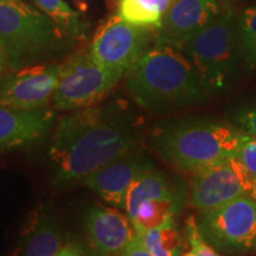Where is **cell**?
<instances>
[{
  "mask_svg": "<svg viewBox=\"0 0 256 256\" xmlns=\"http://www.w3.org/2000/svg\"><path fill=\"white\" fill-rule=\"evenodd\" d=\"M151 168L150 159L136 148L98 168L80 183L95 191L110 206L124 210L128 188L139 176Z\"/></svg>",
  "mask_w": 256,
  "mask_h": 256,
  "instance_id": "cell-11",
  "label": "cell"
},
{
  "mask_svg": "<svg viewBox=\"0 0 256 256\" xmlns=\"http://www.w3.org/2000/svg\"><path fill=\"white\" fill-rule=\"evenodd\" d=\"M154 40V28L132 24L116 14L96 31L89 51L104 68L126 75Z\"/></svg>",
  "mask_w": 256,
  "mask_h": 256,
  "instance_id": "cell-8",
  "label": "cell"
},
{
  "mask_svg": "<svg viewBox=\"0 0 256 256\" xmlns=\"http://www.w3.org/2000/svg\"><path fill=\"white\" fill-rule=\"evenodd\" d=\"M63 229L50 208L37 214L20 249L19 256H56L64 244Z\"/></svg>",
  "mask_w": 256,
  "mask_h": 256,
  "instance_id": "cell-15",
  "label": "cell"
},
{
  "mask_svg": "<svg viewBox=\"0 0 256 256\" xmlns=\"http://www.w3.org/2000/svg\"><path fill=\"white\" fill-rule=\"evenodd\" d=\"M32 2L72 36L78 40L84 34L86 26L81 18L64 0H32Z\"/></svg>",
  "mask_w": 256,
  "mask_h": 256,
  "instance_id": "cell-20",
  "label": "cell"
},
{
  "mask_svg": "<svg viewBox=\"0 0 256 256\" xmlns=\"http://www.w3.org/2000/svg\"><path fill=\"white\" fill-rule=\"evenodd\" d=\"M136 234L153 256H182L183 254L184 238L176 220L152 229L136 232Z\"/></svg>",
  "mask_w": 256,
  "mask_h": 256,
  "instance_id": "cell-19",
  "label": "cell"
},
{
  "mask_svg": "<svg viewBox=\"0 0 256 256\" xmlns=\"http://www.w3.org/2000/svg\"><path fill=\"white\" fill-rule=\"evenodd\" d=\"M238 158L256 180V138L244 134Z\"/></svg>",
  "mask_w": 256,
  "mask_h": 256,
  "instance_id": "cell-24",
  "label": "cell"
},
{
  "mask_svg": "<svg viewBox=\"0 0 256 256\" xmlns=\"http://www.w3.org/2000/svg\"><path fill=\"white\" fill-rule=\"evenodd\" d=\"M83 224L90 256H118L136 235L127 215L101 206L87 210Z\"/></svg>",
  "mask_w": 256,
  "mask_h": 256,
  "instance_id": "cell-13",
  "label": "cell"
},
{
  "mask_svg": "<svg viewBox=\"0 0 256 256\" xmlns=\"http://www.w3.org/2000/svg\"><path fill=\"white\" fill-rule=\"evenodd\" d=\"M126 90L139 107L153 113L200 104L209 94L180 51L156 43L128 69Z\"/></svg>",
  "mask_w": 256,
  "mask_h": 256,
  "instance_id": "cell-2",
  "label": "cell"
},
{
  "mask_svg": "<svg viewBox=\"0 0 256 256\" xmlns=\"http://www.w3.org/2000/svg\"><path fill=\"white\" fill-rule=\"evenodd\" d=\"M76 40L28 2H0V46L10 70L54 63L72 50Z\"/></svg>",
  "mask_w": 256,
  "mask_h": 256,
  "instance_id": "cell-4",
  "label": "cell"
},
{
  "mask_svg": "<svg viewBox=\"0 0 256 256\" xmlns=\"http://www.w3.org/2000/svg\"><path fill=\"white\" fill-rule=\"evenodd\" d=\"M185 240H186L192 250L197 252L198 256H220L211 247L209 243L204 241L197 228V222L194 217L190 216L185 224Z\"/></svg>",
  "mask_w": 256,
  "mask_h": 256,
  "instance_id": "cell-23",
  "label": "cell"
},
{
  "mask_svg": "<svg viewBox=\"0 0 256 256\" xmlns=\"http://www.w3.org/2000/svg\"><path fill=\"white\" fill-rule=\"evenodd\" d=\"M255 179L238 156L224 159L194 172L188 198L200 212L212 210L243 194H250Z\"/></svg>",
  "mask_w": 256,
  "mask_h": 256,
  "instance_id": "cell-9",
  "label": "cell"
},
{
  "mask_svg": "<svg viewBox=\"0 0 256 256\" xmlns=\"http://www.w3.org/2000/svg\"><path fill=\"white\" fill-rule=\"evenodd\" d=\"M60 72V63L10 70L0 76V104L20 110L48 107L56 90Z\"/></svg>",
  "mask_w": 256,
  "mask_h": 256,
  "instance_id": "cell-10",
  "label": "cell"
},
{
  "mask_svg": "<svg viewBox=\"0 0 256 256\" xmlns=\"http://www.w3.org/2000/svg\"><path fill=\"white\" fill-rule=\"evenodd\" d=\"M241 56L248 69H256V6L242 12L238 19Z\"/></svg>",
  "mask_w": 256,
  "mask_h": 256,
  "instance_id": "cell-21",
  "label": "cell"
},
{
  "mask_svg": "<svg viewBox=\"0 0 256 256\" xmlns=\"http://www.w3.org/2000/svg\"><path fill=\"white\" fill-rule=\"evenodd\" d=\"M232 124L246 136L256 138V101L236 108L232 114Z\"/></svg>",
  "mask_w": 256,
  "mask_h": 256,
  "instance_id": "cell-22",
  "label": "cell"
},
{
  "mask_svg": "<svg viewBox=\"0 0 256 256\" xmlns=\"http://www.w3.org/2000/svg\"><path fill=\"white\" fill-rule=\"evenodd\" d=\"M250 196L256 200V180H255V183H254V188H252V190L250 192Z\"/></svg>",
  "mask_w": 256,
  "mask_h": 256,
  "instance_id": "cell-28",
  "label": "cell"
},
{
  "mask_svg": "<svg viewBox=\"0 0 256 256\" xmlns=\"http://www.w3.org/2000/svg\"><path fill=\"white\" fill-rule=\"evenodd\" d=\"M56 256H90L86 249L82 248V246L78 242L69 240L63 244L58 254Z\"/></svg>",
  "mask_w": 256,
  "mask_h": 256,
  "instance_id": "cell-26",
  "label": "cell"
},
{
  "mask_svg": "<svg viewBox=\"0 0 256 256\" xmlns=\"http://www.w3.org/2000/svg\"><path fill=\"white\" fill-rule=\"evenodd\" d=\"M118 256H153L151 252H148L144 243L142 242L139 236L136 232V235L132 238V241L127 244V247L124 249Z\"/></svg>",
  "mask_w": 256,
  "mask_h": 256,
  "instance_id": "cell-25",
  "label": "cell"
},
{
  "mask_svg": "<svg viewBox=\"0 0 256 256\" xmlns=\"http://www.w3.org/2000/svg\"><path fill=\"white\" fill-rule=\"evenodd\" d=\"M196 222L204 241L220 252L242 255L256 248V200L250 194L200 212Z\"/></svg>",
  "mask_w": 256,
  "mask_h": 256,
  "instance_id": "cell-7",
  "label": "cell"
},
{
  "mask_svg": "<svg viewBox=\"0 0 256 256\" xmlns=\"http://www.w3.org/2000/svg\"><path fill=\"white\" fill-rule=\"evenodd\" d=\"M55 124L56 112L49 107L20 110L0 104V151L40 142Z\"/></svg>",
  "mask_w": 256,
  "mask_h": 256,
  "instance_id": "cell-14",
  "label": "cell"
},
{
  "mask_svg": "<svg viewBox=\"0 0 256 256\" xmlns=\"http://www.w3.org/2000/svg\"><path fill=\"white\" fill-rule=\"evenodd\" d=\"M243 134L232 122L188 118L156 128L152 142L160 158L183 172H197L238 156Z\"/></svg>",
  "mask_w": 256,
  "mask_h": 256,
  "instance_id": "cell-3",
  "label": "cell"
},
{
  "mask_svg": "<svg viewBox=\"0 0 256 256\" xmlns=\"http://www.w3.org/2000/svg\"><path fill=\"white\" fill-rule=\"evenodd\" d=\"M186 196V188H184L168 197L142 203L132 220L136 232L152 229L174 220L176 216L183 210Z\"/></svg>",
  "mask_w": 256,
  "mask_h": 256,
  "instance_id": "cell-17",
  "label": "cell"
},
{
  "mask_svg": "<svg viewBox=\"0 0 256 256\" xmlns=\"http://www.w3.org/2000/svg\"><path fill=\"white\" fill-rule=\"evenodd\" d=\"M182 256H198V254H197V252H194V250H191L190 252H186V254H184Z\"/></svg>",
  "mask_w": 256,
  "mask_h": 256,
  "instance_id": "cell-29",
  "label": "cell"
},
{
  "mask_svg": "<svg viewBox=\"0 0 256 256\" xmlns=\"http://www.w3.org/2000/svg\"><path fill=\"white\" fill-rule=\"evenodd\" d=\"M184 188L183 184L174 183L162 172L154 171V168L148 170L139 176L128 188L124 200L126 215L132 222L142 203L168 197Z\"/></svg>",
  "mask_w": 256,
  "mask_h": 256,
  "instance_id": "cell-16",
  "label": "cell"
},
{
  "mask_svg": "<svg viewBox=\"0 0 256 256\" xmlns=\"http://www.w3.org/2000/svg\"><path fill=\"white\" fill-rule=\"evenodd\" d=\"M176 0H118V14L139 26L156 28Z\"/></svg>",
  "mask_w": 256,
  "mask_h": 256,
  "instance_id": "cell-18",
  "label": "cell"
},
{
  "mask_svg": "<svg viewBox=\"0 0 256 256\" xmlns=\"http://www.w3.org/2000/svg\"><path fill=\"white\" fill-rule=\"evenodd\" d=\"M124 74L101 66L89 49L72 54L60 64V72L52 100L57 110H78L92 107L108 95Z\"/></svg>",
  "mask_w": 256,
  "mask_h": 256,
  "instance_id": "cell-6",
  "label": "cell"
},
{
  "mask_svg": "<svg viewBox=\"0 0 256 256\" xmlns=\"http://www.w3.org/2000/svg\"><path fill=\"white\" fill-rule=\"evenodd\" d=\"M8 70H10L8 60H6L4 50H2V46H0V76L4 75L5 72H8Z\"/></svg>",
  "mask_w": 256,
  "mask_h": 256,
  "instance_id": "cell-27",
  "label": "cell"
},
{
  "mask_svg": "<svg viewBox=\"0 0 256 256\" xmlns=\"http://www.w3.org/2000/svg\"><path fill=\"white\" fill-rule=\"evenodd\" d=\"M220 12L216 0H176L159 28H154V43L179 50Z\"/></svg>",
  "mask_w": 256,
  "mask_h": 256,
  "instance_id": "cell-12",
  "label": "cell"
},
{
  "mask_svg": "<svg viewBox=\"0 0 256 256\" xmlns=\"http://www.w3.org/2000/svg\"><path fill=\"white\" fill-rule=\"evenodd\" d=\"M139 127L119 106L87 107L66 115L54 128L49 154L54 184L80 183L98 168L136 148Z\"/></svg>",
  "mask_w": 256,
  "mask_h": 256,
  "instance_id": "cell-1",
  "label": "cell"
},
{
  "mask_svg": "<svg viewBox=\"0 0 256 256\" xmlns=\"http://www.w3.org/2000/svg\"><path fill=\"white\" fill-rule=\"evenodd\" d=\"M19 2V0H0V2Z\"/></svg>",
  "mask_w": 256,
  "mask_h": 256,
  "instance_id": "cell-30",
  "label": "cell"
},
{
  "mask_svg": "<svg viewBox=\"0 0 256 256\" xmlns=\"http://www.w3.org/2000/svg\"><path fill=\"white\" fill-rule=\"evenodd\" d=\"M209 92H222L235 83L238 74V28L230 11L198 31L179 49Z\"/></svg>",
  "mask_w": 256,
  "mask_h": 256,
  "instance_id": "cell-5",
  "label": "cell"
}]
</instances>
